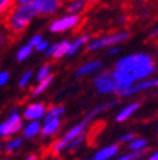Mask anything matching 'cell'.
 <instances>
[{
	"label": "cell",
	"instance_id": "8",
	"mask_svg": "<svg viewBox=\"0 0 158 160\" xmlns=\"http://www.w3.org/2000/svg\"><path fill=\"white\" fill-rule=\"evenodd\" d=\"M151 89H158V77L155 79H144V80H140L137 83H134L131 87H128L127 90L121 92L118 96L121 97H128V96H134V94H138L142 93V92H147V90H151Z\"/></svg>",
	"mask_w": 158,
	"mask_h": 160
},
{
	"label": "cell",
	"instance_id": "4",
	"mask_svg": "<svg viewBox=\"0 0 158 160\" xmlns=\"http://www.w3.org/2000/svg\"><path fill=\"white\" fill-rule=\"evenodd\" d=\"M130 37L128 32H117V33H110V34H104V36L96 37L91 39L87 44L89 52H97L100 49H105V47H111V46H117L118 43H122Z\"/></svg>",
	"mask_w": 158,
	"mask_h": 160
},
{
	"label": "cell",
	"instance_id": "21",
	"mask_svg": "<svg viewBox=\"0 0 158 160\" xmlns=\"http://www.w3.org/2000/svg\"><path fill=\"white\" fill-rule=\"evenodd\" d=\"M51 83H53V74L49 76L47 79H43V80H40V82H37V84L33 87V90H31V94H33V96H40V94H43L50 87Z\"/></svg>",
	"mask_w": 158,
	"mask_h": 160
},
{
	"label": "cell",
	"instance_id": "3",
	"mask_svg": "<svg viewBox=\"0 0 158 160\" xmlns=\"http://www.w3.org/2000/svg\"><path fill=\"white\" fill-rule=\"evenodd\" d=\"M36 16H39L33 3L13 4L6 13V26L12 33H22Z\"/></svg>",
	"mask_w": 158,
	"mask_h": 160
},
{
	"label": "cell",
	"instance_id": "26",
	"mask_svg": "<svg viewBox=\"0 0 158 160\" xmlns=\"http://www.w3.org/2000/svg\"><path fill=\"white\" fill-rule=\"evenodd\" d=\"M31 79H33V72L31 70H26L19 79V87H27L31 83Z\"/></svg>",
	"mask_w": 158,
	"mask_h": 160
},
{
	"label": "cell",
	"instance_id": "6",
	"mask_svg": "<svg viewBox=\"0 0 158 160\" xmlns=\"http://www.w3.org/2000/svg\"><path fill=\"white\" fill-rule=\"evenodd\" d=\"M23 114H20L19 110L13 109L7 114L6 120L0 124V136L3 139H9L13 134L19 133L20 130H23Z\"/></svg>",
	"mask_w": 158,
	"mask_h": 160
},
{
	"label": "cell",
	"instance_id": "5",
	"mask_svg": "<svg viewBox=\"0 0 158 160\" xmlns=\"http://www.w3.org/2000/svg\"><path fill=\"white\" fill-rule=\"evenodd\" d=\"M93 86L98 94H115L118 93L117 82L114 79L113 70H104L98 72L93 79Z\"/></svg>",
	"mask_w": 158,
	"mask_h": 160
},
{
	"label": "cell",
	"instance_id": "35",
	"mask_svg": "<svg viewBox=\"0 0 158 160\" xmlns=\"http://www.w3.org/2000/svg\"><path fill=\"white\" fill-rule=\"evenodd\" d=\"M108 53L110 54H117V53H118V47H117V46H111V49L108 50Z\"/></svg>",
	"mask_w": 158,
	"mask_h": 160
},
{
	"label": "cell",
	"instance_id": "1",
	"mask_svg": "<svg viewBox=\"0 0 158 160\" xmlns=\"http://www.w3.org/2000/svg\"><path fill=\"white\" fill-rule=\"evenodd\" d=\"M155 72V63L147 53H132L117 60L113 74L117 82L118 94L140 80L148 79Z\"/></svg>",
	"mask_w": 158,
	"mask_h": 160
},
{
	"label": "cell",
	"instance_id": "37",
	"mask_svg": "<svg viewBox=\"0 0 158 160\" xmlns=\"http://www.w3.org/2000/svg\"><path fill=\"white\" fill-rule=\"evenodd\" d=\"M100 0H89V4H97Z\"/></svg>",
	"mask_w": 158,
	"mask_h": 160
},
{
	"label": "cell",
	"instance_id": "28",
	"mask_svg": "<svg viewBox=\"0 0 158 160\" xmlns=\"http://www.w3.org/2000/svg\"><path fill=\"white\" fill-rule=\"evenodd\" d=\"M16 3V0H0V10H2V13L6 14L7 10L12 9V6Z\"/></svg>",
	"mask_w": 158,
	"mask_h": 160
},
{
	"label": "cell",
	"instance_id": "7",
	"mask_svg": "<svg viewBox=\"0 0 158 160\" xmlns=\"http://www.w3.org/2000/svg\"><path fill=\"white\" fill-rule=\"evenodd\" d=\"M80 14H73L67 13L64 16L59 17V19L53 20L50 23V32L51 33H66L69 30L76 29L80 24Z\"/></svg>",
	"mask_w": 158,
	"mask_h": 160
},
{
	"label": "cell",
	"instance_id": "24",
	"mask_svg": "<svg viewBox=\"0 0 158 160\" xmlns=\"http://www.w3.org/2000/svg\"><path fill=\"white\" fill-rule=\"evenodd\" d=\"M86 137H87V136H86V133H83V134H80V136L74 137L73 140H70V143H69V146H67V150H66V152H70V153L76 152V150L79 149V147L81 146L83 143H84Z\"/></svg>",
	"mask_w": 158,
	"mask_h": 160
},
{
	"label": "cell",
	"instance_id": "30",
	"mask_svg": "<svg viewBox=\"0 0 158 160\" xmlns=\"http://www.w3.org/2000/svg\"><path fill=\"white\" fill-rule=\"evenodd\" d=\"M10 80V73L7 70H2L0 72V86H6Z\"/></svg>",
	"mask_w": 158,
	"mask_h": 160
},
{
	"label": "cell",
	"instance_id": "19",
	"mask_svg": "<svg viewBox=\"0 0 158 160\" xmlns=\"http://www.w3.org/2000/svg\"><path fill=\"white\" fill-rule=\"evenodd\" d=\"M147 146H148L147 140H145L144 137H137V136H135L131 142L127 143L128 150H131V152H140V153H144V150L147 149Z\"/></svg>",
	"mask_w": 158,
	"mask_h": 160
},
{
	"label": "cell",
	"instance_id": "25",
	"mask_svg": "<svg viewBox=\"0 0 158 160\" xmlns=\"http://www.w3.org/2000/svg\"><path fill=\"white\" fill-rule=\"evenodd\" d=\"M49 76H51V66L50 64H43V66L37 70L36 80L40 82V80H43V79H47Z\"/></svg>",
	"mask_w": 158,
	"mask_h": 160
},
{
	"label": "cell",
	"instance_id": "10",
	"mask_svg": "<svg viewBox=\"0 0 158 160\" xmlns=\"http://www.w3.org/2000/svg\"><path fill=\"white\" fill-rule=\"evenodd\" d=\"M33 4L39 16H50V14H54L61 7L63 0H37Z\"/></svg>",
	"mask_w": 158,
	"mask_h": 160
},
{
	"label": "cell",
	"instance_id": "12",
	"mask_svg": "<svg viewBox=\"0 0 158 160\" xmlns=\"http://www.w3.org/2000/svg\"><path fill=\"white\" fill-rule=\"evenodd\" d=\"M103 67V62L100 59H93L89 60L87 63H84L83 66H80L76 72V76L77 77H86L90 76V74H97L101 70Z\"/></svg>",
	"mask_w": 158,
	"mask_h": 160
},
{
	"label": "cell",
	"instance_id": "18",
	"mask_svg": "<svg viewBox=\"0 0 158 160\" xmlns=\"http://www.w3.org/2000/svg\"><path fill=\"white\" fill-rule=\"evenodd\" d=\"M89 6V0H69L67 3V13H73V14H81L86 7Z\"/></svg>",
	"mask_w": 158,
	"mask_h": 160
},
{
	"label": "cell",
	"instance_id": "16",
	"mask_svg": "<svg viewBox=\"0 0 158 160\" xmlns=\"http://www.w3.org/2000/svg\"><path fill=\"white\" fill-rule=\"evenodd\" d=\"M138 109H140L138 102H134V103L127 104V106H124L118 113H117V116H115V122H117V123H122V122H125V120H128Z\"/></svg>",
	"mask_w": 158,
	"mask_h": 160
},
{
	"label": "cell",
	"instance_id": "11",
	"mask_svg": "<svg viewBox=\"0 0 158 160\" xmlns=\"http://www.w3.org/2000/svg\"><path fill=\"white\" fill-rule=\"evenodd\" d=\"M70 43L69 40H60L54 44H50V47L44 52L46 56L53 57V59H61V57L69 54V49H70Z\"/></svg>",
	"mask_w": 158,
	"mask_h": 160
},
{
	"label": "cell",
	"instance_id": "23",
	"mask_svg": "<svg viewBox=\"0 0 158 160\" xmlns=\"http://www.w3.org/2000/svg\"><path fill=\"white\" fill-rule=\"evenodd\" d=\"M34 47L30 46L29 43L24 44V46H22L19 50H17L16 53V60L17 62H24V60H27L30 56H31V52H33Z\"/></svg>",
	"mask_w": 158,
	"mask_h": 160
},
{
	"label": "cell",
	"instance_id": "27",
	"mask_svg": "<svg viewBox=\"0 0 158 160\" xmlns=\"http://www.w3.org/2000/svg\"><path fill=\"white\" fill-rule=\"evenodd\" d=\"M141 156H142V153H140V152H131V150H130L128 153H124V154H121V156H118V159L120 160H137Z\"/></svg>",
	"mask_w": 158,
	"mask_h": 160
},
{
	"label": "cell",
	"instance_id": "17",
	"mask_svg": "<svg viewBox=\"0 0 158 160\" xmlns=\"http://www.w3.org/2000/svg\"><path fill=\"white\" fill-rule=\"evenodd\" d=\"M90 40H91L90 34H83V36L76 37V40H73L71 43H70V49H69V54H67V56L71 57V56H74V54H77L80 52V49H83L84 46L89 44Z\"/></svg>",
	"mask_w": 158,
	"mask_h": 160
},
{
	"label": "cell",
	"instance_id": "9",
	"mask_svg": "<svg viewBox=\"0 0 158 160\" xmlns=\"http://www.w3.org/2000/svg\"><path fill=\"white\" fill-rule=\"evenodd\" d=\"M46 114H47L46 104L40 103V102L27 104L23 110V117L26 120H43Z\"/></svg>",
	"mask_w": 158,
	"mask_h": 160
},
{
	"label": "cell",
	"instance_id": "14",
	"mask_svg": "<svg viewBox=\"0 0 158 160\" xmlns=\"http://www.w3.org/2000/svg\"><path fill=\"white\" fill-rule=\"evenodd\" d=\"M61 127V120L60 117H51V119H43V129L41 134L44 137L54 136Z\"/></svg>",
	"mask_w": 158,
	"mask_h": 160
},
{
	"label": "cell",
	"instance_id": "22",
	"mask_svg": "<svg viewBox=\"0 0 158 160\" xmlns=\"http://www.w3.org/2000/svg\"><path fill=\"white\" fill-rule=\"evenodd\" d=\"M66 113V107L63 104H53L47 109V114L44 116V119H51V117H61Z\"/></svg>",
	"mask_w": 158,
	"mask_h": 160
},
{
	"label": "cell",
	"instance_id": "32",
	"mask_svg": "<svg viewBox=\"0 0 158 160\" xmlns=\"http://www.w3.org/2000/svg\"><path fill=\"white\" fill-rule=\"evenodd\" d=\"M49 47H50V43L47 42V40H43V42H41V43L36 47V50H37V52H46Z\"/></svg>",
	"mask_w": 158,
	"mask_h": 160
},
{
	"label": "cell",
	"instance_id": "34",
	"mask_svg": "<svg viewBox=\"0 0 158 160\" xmlns=\"http://www.w3.org/2000/svg\"><path fill=\"white\" fill-rule=\"evenodd\" d=\"M150 37H151V39H152V37H158V26H155L154 29L151 30V33H150Z\"/></svg>",
	"mask_w": 158,
	"mask_h": 160
},
{
	"label": "cell",
	"instance_id": "33",
	"mask_svg": "<svg viewBox=\"0 0 158 160\" xmlns=\"http://www.w3.org/2000/svg\"><path fill=\"white\" fill-rule=\"evenodd\" d=\"M37 0H16L14 4H29V3H34Z\"/></svg>",
	"mask_w": 158,
	"mask_h": 160
},
{
	"label": "cell",
	"instance_id": "31",
	"mask_svg": "<svg viewBox=\"0 0 158 160\" xmlns=\"http://www.w3.org/2000/svg\"><path fill=\"white\" fill-rule=\"evenodd\" d=\"M135 137V134L134 133H124V134H121V136H120V142H121V143H128V142H131L132 139H134Z\"/></svg>",
	"mask_w": 158,
	"mask_h": 160
},
{
	"label": "cell",
	"instance_id": "13",
	"mask_svg": "<svg viewBox=\"0 0 158 160\" xmlns=\"http://www.w3.org/2000/svg\"><path fill=\"white\" fill-rule=\"evenodd\" d=\"M41 129H43V124L40 123V120H27V124L23 126V137L24 139H34L39 134H41Z\"/></svg>",
	"mask_w": 158,
	"mask_h": 160
},
{
	"label": "cell",
	"instance_id": "29",
	"mask_svg": "<svg viewBox=\"0 0 158 160\" xmlns=\"http://www.w3.org/2000/svg\"><path fill=\"white\" fill-rule=\"evenodd\" d=\"M43 36H41V34H34V36H31L30 37V40H29V44L30 46H33L34 49H36L37 46H39L40 43H41V42H43Z\"/></svg>",
	"mask_w": 158,
	"mask_h": 160
},
{
	"label": "cell",
	"instance_id": "15",
	"mask_svg": "<svg viewBox=\"0 0 158 160\" xmlns=\"http://www.w3.org/2000/svg\"><path fill=\"white\" fill-rule=\"evenodd\" d=\"M120 147L118 144H108V146L100 149L98 152H96L94 154V160H110L118 156Z\"/></svg>",
	"mask_w": 158,
	"mask_h": 160
},
{
	"label": "cell",
	"instance_id": "20",
	"mask_svg": "<svg viewBox=\"0 0 158 160\" xmlns=\"http://www.w3.org/2000/svg\"><path fill=\"white\" fill-rule=\"evenodd\" d=\"M23 139L24 137H9L6 143H4V152L6 153H14L20 147L23 146Z\"/></svg>",
	"mask_w": 158,
	"mask_h": 160
},
{
	"label": "cell",
	"instance_id": "2",
	"mask_svg": "<svg viewBox=\"0 0 158 160\" xmlns=\"http://www.w3.org/2000/svg\"><path fill=\"white\" fill-rule=\"evenodd\" d=\"M114 104H115V102H108V103H105V104L94 107V109H93L91 112L81 120V122H79L77 124H74L73 127H70V129L67 130L66 133L63 134L60 139H57V140L53 142L51 146H50V153H51L53 156H59V154L64 153V152L67 150V146H69L70 140H73L74 137L80 136V134H83V133H86V129L90 126V123L93 122V119L98 116L101 112L107 110L108 107H113Z\"/></svg>",
	"mask_w": 158,
	"mask_h": 160
},
{
	"label": "cell",
	"instance_id": "36",
	"mask_svg": "<svg viewBox=\"0 0 158 160\" xmlns=\"http://www.w3.org/2000/svg\"><path fill=\"white\" fill-rule=\"evenodd\" d=\"M150 160H158V150H155L150 154Z\"/></svg>",
	"mask_w": 158,
	"mask_h": 160
}]
</instances>
